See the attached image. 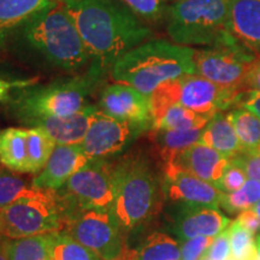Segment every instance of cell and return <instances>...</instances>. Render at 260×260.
Listing matches in <instances>:
<instances>
[{"mask_svg": "<svg viewBox=\"0 0 260 260\" xmlns=\"http://www.w3.org/2000/svg\"><path fill=\"white\" fill-rule=\"evenodd\" d=\"M158 180L149 162L140 155L117 162V191L112 213L123 230L147 222L158 204Z\"/></svg>", "mask_w": 260, "mask_h": 260, "instance_id": "8992f818", "label": "cell"}, {"mask_svg": "<svg viewBox=\"0 0 260 260\" xmlns=\"http://www.w3.org/2000/svg\"><path fill=\"white\" fill-rule=\"evenodd\" d=\"M168 2H171V3H175V2H178V0H168Z\"/></svg>", "mask_w": 260, "mask_h": 260, "instance_id": "bcb514c9", "label": "cell"}, {"mask_svg": "<svg viewBox=\"0 0 260 260\" xmlns=\"http://www.w3.org/2000/svg\"><path fill=\"white\" fill-rule=\"evenodd\" d=\"M232 160L245 170L249 180H254L260 183V154L242 152Z\"/></svg>", "mask_w": 260, "mask_h": 260, "instance_id": "8d00e7d4", "label": "cell"}, {"mask_svg": "<svg viewBox=\"0 0 260 260\" xmlns=\"http://www.w3.org/2000/svg\"><path fill=\"white\" fill-rule=\"evenodd\" d=\"M96 106L113 118L152 126L151 99L128 84L115 82L105 87Z\"/></svg>", "mask_w": 260, "mask_h": 260, "instance_id": "4fadbf2b", "label": "cell"}, {"mask_svg": "<svg viewBox=\"0 0 260 260\" xmlns=\"http://www.w3.org/2000/svg\"><path fill=\"white\" fill-rule=\"evenodd\" d=\"M167 31L183 46H232L230 0H178L167 9Z\"/></svg>", "mask_w": 260, "mask_h": 260, "instance_id": "5b68a950", "label": "cell"}, {"mask_svg": "<svg viewBox=\"0 0 260 260\" xmlns=\"http://www.w3.org/2000/svg\"><path fill=\"white\" fill-rule=\"evenodd\" d=\"M228 116L233 123L243 151H249L260 145V119L254 113L241 107L228 113Z\"/></svg>", "mask_w": 260, "mask_h": 260, "instance_id": "f546056e", "label": "cell"}, {"mask_svg": "<svg viewBox=\"0 0 260 260\" xmlns=\"http://www.w3.org/2000/svg\"><path fill=\"white\" fill-rule=\"evenodd\" d=\"M50 260H104L63 232L50 234Z\"/></svg>", "mask_w": 260, "mask_h": 260, "instance_id": "4316f807", "label": "cell"}, {"mask_svg": "<svg viewBox=\"0 0 260 260\" xmlns=\"http://www.w3.org/2000/svg\"><path fill=\"white\" fill-rule=\"evenodd\" d=\"M89 160L81 145H57L47 164L34 177L31 184L40 189L60 190Z\"/></svg>", "mask_w": 260, "mask_h": 260, "instance_id": "9a60e30c", "label": "cell"}, {"mask_svg": "<svg viewBox=\"0 0 260 260\" xmlns=\"http://www.w3.org/2000/svg\"><path fill=\"white\" fill-rule=\"evenodd\" d=\"M3 240H4V237H0V260H9L6 256L4 246H3Z\"/></svg>", "mask_w": 260, "mask_h": 260, "instance_id": "b9f144b4", "label": "cell"}, {"mask_svg": "<svg viewBox=\"0 0 260 260\" xmlns=\"http://www.w3.org/2000/svg\"><path fill=\"white\" fill-rule=\"evenodd\" d=\"M9 260H50V234L3 240Z\"/></svg>", "mask_w": 260, "mask_h": 260, "instance_id": "d4e9b609", "label": "cell"}, {"mask_svg": "<svg viewBox=\"0 0 260 260\" xmlns=\"http://www.w3.org/2000/svg\"><path fill=\"white\" fill-rule=\"evenodd\" d=\"M28 86L27 81H15V82H10V81L0 80V100L8 99L11 92L16 88H22V87Z\"/></svg>", "mask_w": 260, "mask_h": 260, "instance_id": "60d3db41", "label": "cell"}, {"mask_svg": "<svg viewBox=\"0 0 260 260\" xmlns=\"http://www.w3.org/2000/svg\"><path fill=\"white\" fill-rule=\"evenodd\" d=\"M205 258L210 260H230L232 247H230L229 229H225L214 237Z\"/></svg>", "mask_w": 260, "mask_h": 260, "instance_id": "d590c367", "label": "cell"}, {"mask_svg": "<svg viewBox=\"0 0 260 260\" xmlns=\"http://www.w3.org/2000/svg\"><path fill=\"white\" fill-rule=\"evenodd\" d=\"M0 237H3V236H2V233H0Z\"/></svg>", "mask_w": 260, "mask_h": 260, "instance_id": "c3c4849f", "label": "cell"}, {"mask_svg": "<svg viewBox=\"0 0 260 260\" xmlns=\"http://www.w3.org/2000/svg\"><path fill=\"white\" fill-rule=\"evenodd\" d=\"M258 56L242 45L214 46L195 50L197 75L226 88L241 89Z\"/></svg>", "mask_w": 260, "mask_h": 260, "instance_id": "8fae6325", "label": "cell"}, {"mask_svg": "<svg viewBox=\"0 0 260 260\" xmlns=\"http://www.w3.org/2000/svg\"><path fill=\"white\" fill-rule=\"evenodd\" d=\"M32 51L54 68L77 73L92 59L70 12L61 0H53L32 15L21 28Z\"/></svg>", "mask_w": 260, "mask_h": 260, "instance_id": "3957f363", "label": "cell"}, {"mask_svg": "<svg viewBox=\"0 0 260 260\" xmlns=\"http://www.w3.org/2000/svg\"><path fill=\"white\" fill-rule=\"evenodd\" d=\"M235 222L252 234H255L260 230V220L253 209H248L240 212Z\"/></svg>", "mask_w": 260, "mask_h": 260, "instance_id": "74e56055", "label": "cell"}, {"mask_svg": "<svg viewBox=\"0 0 260 260\" xmlns=\"http://www.w3.org/2000/svg\"><path fill=\"white\" fill-rule=\"evenodd\" d=\"M203 129L152 130V140L164 165L170 164L184 149L199 142Z\"/></svg>", "mask_w": 260, "mask_h": 260, "instance_id": "603a6c76", "label": "cell"}, {"mask_svg": "<svg viewBox=\"0 0 260 260\" xmlns=\"http://www.w3.org/2000/svg\"><path fill=\"white\" fill-rule=\"evenodd\" d=\"M230 31L240 45L260 57V0H230Z\"/></svg>", "mask_w": 260, "mask_h": 260, "instance_id": "d6986e66", "label": "cell"}, {"mask_svg": "<svg viewBox=\"0 0 260 260\" xmlns=\"http://www.w3.org/2000/svg\"><path fill=\"white\" fill-rule=\"evenodd\" d=\"M94 64L103 71L147 41L151 30L121 0H61Z\"/></svg>", "mask_w": 260, "mask_h": 260, "instance_id": "6da1fadb", "label": "cell"}, {"mask_svg": "<svg viewBox=\"0 0 260 260\" xmlns=\"http://www.w3.org/2000/svg\"><path fill=\"white\" fill-rule=\"evenodd\" d=\"M194 54V48L183 45L147 40L116 60L111 68L112 80L151 96L165 82L197 74Z\"/></svg>", "mask_w": 260, "mask_h": 260, "instance_id": "7a4b0ae2", "label": "cell"}, {"mask_svg": "<svg viewBox=\"0 0 260 260\" xmlns=\"http://www.w3.org/2000/svg\"><path fill=\"white\" fill-rule=\"evenodd\" d=\"M162 189L169 200L183 205L220 207L222 191L209 182L172 165L164 167Z\"/></svg>", "mask_w": 260, "mask_h": 260, "instance_id": "5bb4252c", "label": "cell"}, {"mask_svg": "<svg viewBox=\"0 0 260 260\" xmlns=\"http://www.w3.org/2000/svg\"><path fill=\"white\" fill-rule=\"evenodd\" d=\"M229 164L230 159L199 141L181 152L174 161L164 167L172 165L186 170L216 187Z\"/></svg>", "mask_w": 260, "mask_h": 260, "instance_id": "ac0fdd59", "label": "cell"}, {"mask_svg": "<svg viewBox=\"0 0 260 260\" xmlns=\"http://www.w3.org/2000/svg\"><path fill=\"white\" fill-rule=\"evenodd\" d=\"M252 209L254 210V212L256 213V216H258V218H259V220H260V200L254 205V206L252 207Z\"/></svg>", "mask_w": 260, "mask_h": 260, "instance_id": "ee69618b", "label": "cell"}, {"mask_svg": "<svg viewBox=\"0 0 260 260\" xmlns=\"http://www.w3.org/2000/svg\"><path fill=\"white\" fill-rule=\"evenodd\" d=\"M99 107L88 105L74 115L45 117L28 123V128H40L46 132L57 145H81L86 138Z\"/></svg>", "mask_w": 260, "mask_h": 260, "instance_id": "e0dca14e", "label": "cell"}, {"mask_svg": "<svg viewBox=\"0 0 260 260\" xmlns=\"http://www.w3.org/2000/svg\"><path fill=\"white\" fill-rule=\"evenodd\" d=\"M12 172L9 169L0 168V210L21 199L35 197L44 190L32 184H27L24 180Z\"/></svg>", "mask_w": 260, "mask_h": 260, "instance_id": "f1b7e54d", "label": "cell"}, {"mask_svg": "<svg viewBox=\"0 0 260 260\" xmlns=\"http://www.w3.org/2000/svg\"><path fill=\"white\" fill-rule=\"evenodd\" d=\"M247 87H251L253 90L260 92V57L253 63L248 76H247Z\"/></svg>", "mask_w": 260, "mask_h": 260, "instance_id": "ab89813d", "label": "cell"}, {"mask_svg": "<svg viewBox=\"0 0 260 260\" xmlns=\"http://www.w3.org/2000/svg\"><path fill=\"white\" fill-rule=\"evenodd\" d=\"M212 117L211 115H200L180 104H175L154 117L151 130L204 129Z\"/></svg>", "mask_w": 260, "mask_h": 260, "instance_id": "cb8c5ba5", "label": "cell"}, {"mask_svg": "<svg viewBox=\"0 0 260 260\" xmlns=\"http://www.w3.org/2000/svg\"><path fill=\"white\" fill-rule=\"evenodd\" d=\"M203 260H210V259H207V258H204Z\"/></svg>", "mask_w": 260, "mask_h": 260, "instance_id": "7dc6e473", "label": "cell"}, {"mask_svg": "<svg viewBox=\"0 0 260 260\" xmlns=\"http://www.w3.org/2000/svg\"><path fill=\"white\" fill-rule=\"evenodd\" d=\"M104 71L95 64L83 76L58 80L45 86H25L12 98L10 107L18 121L27 125L45 117L74 115L89 105L88 99Z\"/></svg>", "mask_w": 260, "mask_h": 260, "instance_id": "277c9868", "label": "cell"}, {"mask_svg": "<svg viewBox=\"0 0 260 260\" xmlns=\"http://www.w3.org/2000/svg\"><path fill=\"white\" fill-rule=\"evenodd\" d=\"M151 125L122 121L98 112L82 141V148L89 159H106L128 148Z\"/></svg>", "mask_w": 260, "mask_h": 260, "instance_id": "7c38bea8", "label": "cell"}, {"mask_svg": "<svg viewBox=\"0 0 260 260\" xmlns=\"http://www.w3.org/2000/svg\"><path fill=\"white\" fill-rule=\"evenodd\" d=\"M260 200V183L254 180H247L241 189L234 193H223L220 198V207L230 213L242 212L252 209Z\"/></svg>", "mask_w": 260, "mask_h": 260, "instance_id": "4dcf8cb0", "label": "cell"}, {"mask_svg": "<svg viewBox=\"0 0 260 260\" xmlns=\"http://www.w3.org/2000/svg\"><path fill=\"white\" fill-rule=\"evenodd\" d=\"M122 230L110 210L82 209L70 205L64 212L61 232L104 260H117L122 255L124 251Z\"/></svg>", "mask_w": 260, "mask_h": 260, "instance_id": "9c48e42d", "label": "cell"}, {"mask_svg": "<svg viewBox=\"0 0 260 260\" xmlns=\"http://www.w3.org/2000/svg\"><path fill=\"white\" fill-rule=\"evenodd\" d=\"M247 180H248V176L245 170L235 161L230 160V164L228 165L222 178L217 182L216 188H218L222 193H234L241 189Z\"/></svg>", "mask_w": 260, "mask_h": 260, "instance_id": "836d02e7", "label": "cell"}, {"mask_svg": "<svg viewBox=\"0 0 260 260\" xmlns=\"http://www.w3.org/2000/svg\"><path fill=\"white\" fill-rule=\"evenodd\" d=\"M214 237L197 236L180 242L181 260H203Z\"/></svg>", "mask_w": 260, "mask_h": 260, "instance_id": "e575fe53", "label": "cell"}, {"mask_svg": "<svg viewBox=\"0 0 260 260\" xmlns=\"http://www.w3.org/2000/svg\"><path fill=\"white\" fill-rule=\"evenodd\" d=\"M175 216L172 230L180 241L197 236L216 237L232 224L218 209L200 205H183Z\"/></svg>", "mask_w": 260, "mask_h": 260, "instance_id": "2e32d148", "label": "cell"}, {"mask_svg": "<svg viewBox=\"0 0 260 260\" xmlns=\"http://www.w3.org/2000/svg\"><path fill=\"white\" fill-rule=\"evenodd\" d=\"M64 226V210L53 190L16 201L0 210V233L5 239L58 233Z\"/></svg>", "mask_w": 260, "mask_h": 260, "instance_id": "ba28073f", "label": "cell"}, {"mask_svg": "<svg viewBox=\"0 0 260 260\" xmlns=\"http://www.w3.org/2000/svg\"><path fill=\"white\" fill-rule=\"evenodd\" d=\"M199 141L216 149L230 160L243 152L242 145L237 138L229 116L223 112L216 113L210 119V122L203 129Z\"/></svg>", "mask_w": 260, "mask_h": 260, "instance_id": "ffe728a7", "label": "cell"}, {"mask_svg": "<svg viewBox=\"0 0 260 260\" xmlns=\"http://www.w3.org/2000/svg\"><path fill=\"white\" fill-rule=\"evenodd\" d=\"M135 260H181L180 242L169 234H149L135 252Z\"/></svg>", "mask_w": 260, "mask_h": 260, "instance_id": "484cf974", "label": "cell"}, {"mask_svg": "<svg viewBox=\"0 0 260 260\" xmlns=\"http://www.w3.org/2000/svg\"><path fill=\"white\" fill-rule=\"evenodd\" d=\"M63 188L65 199L73 206L111 211L117 191V164L90 159Z\"/></svg>", "mask_w": 260, "mask_h": 260, "instance_id": "30bf717a", "label": "cell"}, {"mask_svg": "<svg viewBox=\"0 0 260 260\" xmlns=\"http://www.w3.org/2000/svg\"><path fill=\"white\" fill-rule=\"evenodd\" d=\"M136 16L148 22L159 21L167 14L164 0H121Z\"/></svg>", "mask_w": 260, "mask_h": 260, "instance_id": "d6a6232c", "label": "cell"}, {"mask_svg": "<svg viewBox=\"0 0 260 260\" xmlns=\"http://www.w3.org/2000/svg\"><path fill=\"white\" fill-rule=\"evenodd\" d=\"M117 260H135V253H133V254H128V253H125L123 251L122 255L119 256Z\"/></svg>", "mask_w": 260, "mask_h": 260, "instance_id": "7bdbcfd3", "label": "cell"}, {"mask_svg": "<svg viewBox=\"0 0 260 260\" xmlns=\"http://www.w3.org/2000/svg\"><path fill=\"white\" fill-rule=\"evenodd\" d=\"M232 258L230 260H256V241L252 234L240 224L233 222L229 228Z\"/></svg>", "mask_w": 260, "mask_h": 260, "instance_id": "1f68e13d", "label": "cell"}, {"mask_svg": "<svg viewBox=\"0 0 260 260\" xmlns=\"http://www.w3.org/2000/svg\"><path fill=\"white\" fill-rule=\"evenodd\" d=\"M0 162L14 172L29 174L27 128L0 130Z\"/></svg>", "mask_w": 260, "mask_h": 260, "instance_id": "44dd1931", "label": "cell"}, {"mask_svg": "<svg viewBox=\"0 0 260 260\" xmlns=\"http://www.w3.org/2000/svg\"><path fill=\"white\" fill-rule=\"evenodd\" d=\"M28 129V160L29 174L38 175L47 164L57 144L40 128Z\"/></svg>", "mask_w": 260, "mask_h": 260, "instance_id": "83f0119b", "label": "cell"}, {"mask_svg": "<svg viewBox=\"0 0 260 260\" xmlns=\"http://www.w3.org/2000/svg\"><path fill=\"white\" fill-rule=\"evenodd\" d=\"M242 103V107L249 110V111L254 113V115L260 119V92L259 90H249L246 94V96H243V94L240 98Z\"/></svg>", "mask_w": 260, "mask_h": 260, "instance_id": "f35d334b", "label": "cell"}, {"mask_svg": "<svg viewBox=\"0 0 260 260\" xmlns=\"http://www.w3.org/2000/svg\"><path fill=\"white\" fill-rule=\"evenodd\" d=\"M241 95L240 89L218 86L197 74L186 75L165 82L151 94L152 121L175 104L200 115L214 116L240 102Z\"/></svg>", "mask_w": 260, "mask_h": 260, "instance_id": "52a82bcc", "label": "cell"}, {"mask_svg": "<svg viewBox=\"0 0 260 260\" xmlns=\"http://www.w3.org/2000/svg\"><path fill=\"white\" fill-rule=\"evenodd\" d=\"M256 260H260V236L256 239Z\"/></svg>", "mask_w": 260, "mask_h": 260, "instance_id": "f6af8a7d", "label": "cell"}, {"mask_svg": "<svg viewBox=\"0 0 260 260\" xmlns=\"http://www.w3.org/2000/svg\"><path fill=\"white\" fill-rule=\"evenodd\" d=\"M53 0H0V47L16 29Z\"/></svg>", "mask_w": 260, "mask_h": 260, "instance_id": "7402d4cb", "label": "cell"}]
</instances>
